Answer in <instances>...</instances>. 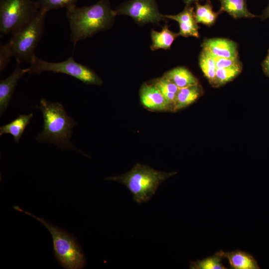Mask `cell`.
Masks as SVG:
<instances>
[{"label":"cell","mask_w":269,"mask_h":269,"mask_svg":"<svg viewBox=\"0 0 269 269\" xmlns=\"http://www.w3.org/2000/svg\"><path fill=\"white\" fill-rule=\"evenodd\" d=\"M78 0H36L41 11L47 13L48 11L60 8H66L76 4Z\"/></svg>","instance_id":"cb8c5ba5"},{"label":"cell","mask_w":269,"mask_h":269,"mask_svg":"<svg viewBox=\"0 0 269 269\" xmlns=\"http://www.w3.org/2000/svg\"><path fill=\"white\" fill-rule=\"evenodd\" d=\"M114 12L115 16L125 14L138 23H158L166 18L159 11L155 0H129L119 5Z\"/></svg>","instance_id":"ba28073f"},{"label":"cell","mask_w":269,"mask_h":269,"mask_svg":"<svg viewBox=\"0 0 269 269\" xmlns=\"http://www.w3.org/2000/svg\"><path fill=\"white\" fill-rule=\"evenodd\" d=\"M202 94L203 89L199 84L179 88L176 95L174 111L184 108L194 103Z\"/></svg>","instance_id":"2e32d148"},{"label":"cell","mask_w":269,"mask_h":269,"mask_svg":"<svg viewBox=\"0 0 269 269\" xmlns=\"http://www.w3.org/2000/svg\"><path fill=\"white\" fill-rule=\"evenodd\" d=\"M195 4V17L197 23L211 26L214 24L218 16L221 13L220 11H213V5L209 0H207L204 4H201L198 2Z\"/></svg>","instance_id":"d6986e66"},{"label":"cell","mask_w":269,"mask_h":269,"mask_svg":"<svg viewBox=\"0 0 269 269\" xmlns=\"http://www.w3.org/2000/svg\"><path fill=\"white\" fill-rule=\"evenodd\" d=\"M212 56L215 60L217 69L229 67L241 63L238 58H227Z\"/></svg>","instance_id":"d4e9b609"},{"label":"cell","mask_w":269,"mask_h":269,"mask_svg":"<svg viewBox=\"0 0 269 269\" xmlns=\"http://www.w3.org/2000/svg\"><path fill=\"white\" fill-rule=\"evenodd\" d=\"M260 17L262 20L269 18V3L268 6L264 10L262 15Z\"/></svg>","instance_id":"83f0119b"},{"label":"cell","mask_w":269,"mask_h":269,"mask_svg":"<svg viewBox=\"0 0 269 269\" xmlns=\"http://www.w3.org/2000/svg\"><path fill=\"white\" fill-rule=\"evenodd\" d=\"M46 13L40 10L30 21L12 32L5 44L17 63H30L36 56L34 51L43 33Z\"/></svg>","instance_id":"5b68a950"},{"label":"cell","mask_w":269,"mask_h":269,"mask_svg":"<svg viewBox=\"0 0 269 269\" xmlns=\"http://www.w3.org/2000/svg\"><path fill=\"white\" fill-rule=\"evenodd\" d=\"M13 208L40 222L50 233L54 256L61 266L66 269H81L86 265V259L78 243L73 235L46 221L44 218L23 210L18 206Z\"/></svg>","instance_id":"277c9868"},{"label":"cell","mask_w":269,"mask_h":269,"mask_svg":"<svg viewBox=\"0 0 269 269\" xmlns=\"http://www.w3.org/2000/svg\"><path fill=\"white\" fill-rule=\"evenodd\" d=\"M221 3L220 11L226 12L235 18H254L257 16L250 12L246 0H219Z\"/></svg>","instance_id":"e0dca14e"},{"label":"cell","mask_w":269,"mask_h":269,"mask_svg":"<svg viewBox=\"0 0 269 269\" xmlns=\"http://www.w3.org/2000/svg\"><path fill=\"white\" fill-rule=\"evenodd\" d=\"M199 61L202 71L211 84L215 78L217 70L213 56L202 50L199 55Z\"/></svg>","instance_id":"603a6c76"},{"label":"cell","mask_w":269,"mask_h":269,"mask_svg":"<svg viewBox=\"0 0 269 269\" xmlns=\"http://www.w3.org/2000/svg\"><path fill=\"white\" fill-rule=\"evenodd\" d=\"M36 107L41 110L43 118L42 130L36 138L38 142L54 144L62 150L70 149L82 153L70 140L72 129L77 124L61 104L42 99Z\"/></svg>","instance_id":"7a4b0ae2"},{"label":"cell","mask_w":269,"mask_h":269,"mask_svg":"<svg viewBox=\"0 0 269 269\" xmlns=\"http://www.w3.org/2000/svg\"><path fill=\"white\" fill-rule=\"evenodd\" d=\"M201 0H183L186 5H191L192 3L199 2Z\"/></svg>","instance_id":"f1b7e54d"},{"label":"cell","mask_w":269,"mask_h":269,"mask_svg":"<svg viewBox=\"0 0 269 269\" xmlns=\"http://www.w3.org/2000/svg\"><path fill=\"white\" fill-rule=\"evenodd\" d=\"M163 76L173 83L179 88L199 84L198 79L189 70L184 67L174 68L165 73Z\"/></svg>","instance_id":"9a60e30c"},{"label":"cell","mask_w":269,"mask_h":269,"mask_svg":"<svg viewBox=\"0 0 269 269\" xmlns=\"http://www.w3.org/2000/svg\"><path fill=\"white\" fill-rule=\"evenodd\" d=\"M40 9L32 0H0V35H7L30 21Z\"/></svg>","instance_id":"8992f818"},{"label":"cell","mask_w":269,"mask_h":269,"mask_svg":"<svg viewBox=\"0 0 269 269\" xmlns=\"http://www.w3.org/2000/svg\"><path fill=\"white\" fill-rule=\"evenodd\" d=\"M264 73L269 78V50L268 55L262 63Z\"/></svg>","instance_id":"4316f807"},{"label":"cell","mask_w":269,"mask_h":269,"mask_svg":"<svg viewBox=\"0 0 269 269\" xmlns=\"http://www.w3.org/2000/svg\"><path fill=\"white\" fill-rule=\"evenodd\" d=\"M66 9L70 39L74 46L79 41L109 28L116 16L108 0H100L92 5L82 7L75 4Z\"/></svg>","instance_id":"6da1fadb"},{"label":"cell","mask_w":269,"mask_h":269,"mask_svg":"<svg viewBox=\"0 0 269 269\" xmlns=\"http://www.w3.org/2000/svg\"><path fill=\"white\" fill-rule=\"evenodd\" d=\"M176 172H165L136 163L128 172L109 177L106 180L121 183L131 192L134 201L140 204L148 201L159 185Z\"/></svg>","instance_id":"3957f363"},{"label":"cell","mask_w":269,"mask_h":269,"mask_svg":"<svg viewBox=\"0 0 269 269\" xmlns=\"http://www.w3.org/2000/svg\"><path fill=\"white\" fill-rule=\"evenodd\" d=\"M223 258L217 252L214 255L202 260L189 262L191 269H226L222 264Z\"/></svg>","instance_id":"7402d4cb"},{"label":"cell","mask_w":269,"mask_h":269,"mask_svg":"<svg viewBox=\"0 0 269 269\" xmlns=\"http://www.w3.org/2000/svg\"><path fill=\"white\" fill-rule=\"evenodd\" d=\"M27 73V68L22 69L17 63L13 72L7 78L0 80V115L5 112L13 94L18 81Z\"/></svg>","instance_id":"8fae6325"},{"label":"cell","mask_w":269,"mask_h":269,"mask_svg":"<svg viewBox=\"0 0 269 269\" xmlns=\"http://www.w3.org/2000/svg\"><path fill=\"white\" fill-rule=\"evenodd\" d=\"M201 46L202 50L213 56L227 58H238L237 44L229 39H206Z\"/></svg>","instance_id":"9c48e42d"},{"label":"cell","mask_w":269,"mask_h":269,"mask_svg":"<svg viewBox=\"0 0 269 269\" xmlns=\"http://www.w3.org/2000/svg\"><path fill=\"white\" fill-rule=\"evenodd\" d=\"M141 104L153 111L170 110L169 107L159 90L153 84H143L139 91Z\"/></svg>","instance_id":"7c38bea8"},{"label":"cell","mask_w":269,"mask_h":269,"mask_svg":"<svg viewBox=\"0 0 269 269\" xmlns=\"http://www.w3.org/2000/svg\"><path fill=\"white\" fill-rule=\"evenodd\" d=\"M45 71L65 74L86 84L101 86L103 83L93 70L76 62L73 55L66 60L60 62H49L35 56L27 68V73L40 74Z\"/></svg>","instance_id":"52a82bcc"},{"label":"cell","mask_w":269,"mask_h":269,"mask_svg":"<svg viewBox=\"0 0 269 269\" xmlns=\"http://www.w3.org/2000/svg\"><path fill=\"white\" fill-rule=\"evenodd\" d=\"M32 117V113L20 115L12 122L0 127V135L11 134L15 142L18 143Z\"/></svg>","instance_id":"5bb4252c"},{"label":"cell","mask_w":269,"mask_h":269,"mask_svg":"<svg viewBox=\"0 0 269 269\" xmlns=\"http://www.w3.org/2000/svg\"><path fill=\"white\" fill-rule=\"evenodd\" d=\"M166 18L176 21L179 25L180 35L184 37H200L199 27L195 17L194 8L191 5H186L183 11L176 15H164Z\"/></svg>","instance_id":"30bf717a"},{"label":"cell","mask_w":269,"mask_h":269,"mask_svg":"<svg viewBox=\"0 0 269 269\" xmlns=\"http://www.w3.org/2000/svg\"><path fill=\"white\" fill-rule=\"evenodd\" d=\"M242 63L229 67L217 69L211 85L215 87L224 85L237 77L242 71Z\"/></svg>","instance_id":"44dd1931"},{"label":"cell","mask_w":269,"mask_h":269,"mask_svg":"<svg viewBox=\"0 0 269 269\" xmlns=\"http://www.w3.org/2000/svg\"><path fill=\"white\" fill-rule=\"evenodd\" d=\"M153 84L163 95L170 110L174 111L176 95L179 88L164 76L157 79Z\"/></svg>","instance_id":"ffe728a7"},{"label":"cell","mask_w":269,"mask_h":269,"mask_svg":"<svg viewBox=\"0 0 269 269\" xmlns=\"http://www.w3.org/2000/svg\"><path fill=\"white\" fill-rule=\"evenodd\" d=\"M179 35V33L171 31L167 25H164L160 31L152 30L151 32L152 44L150 49L152 50L159 49H168Z\"/></svg>","instance_id":"ac0fdd59"},{"label":"cell","mask_w":269,"mask_h":269,"mask_svg":"<svg viewBox=\"0 0 269 269\" xmlns=\"http://www.w3.org/2000/svg\"><path fill=\"white\" fill-rule=\"evenodd\" d=\"M223 258L227 259L231 269H260L257 260L250 254L240 250L230 252L223 250L218 252Z\"/></svg>","instance_id":"4fadbf2b"},{"label":"cell","mask_w":269,"mask_h":269,"mask_svg":"<svg viewBox=\"0 0 269 269\" xmlns=\"http://www.w3.org/2000/svg\"><path fill=\"white\" fill-rule=\"evenodd\" d=\"M12 57L10 52L5 44L0 47V71L1 72L6 67Z\"/></svg>","instance_id":"484cf974"}]
</instances>
